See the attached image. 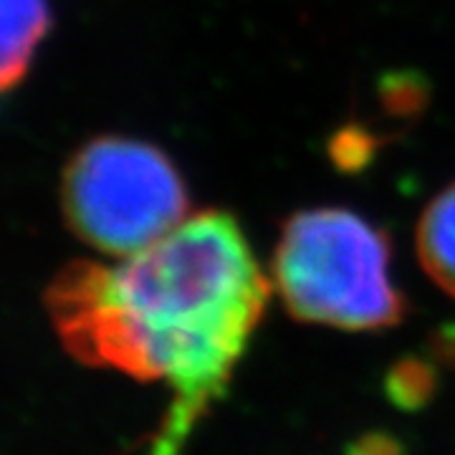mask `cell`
Segmentation results:
<instances>
[{
  "label": "cell",
  "instance_id": "cell-1",
  "mask_svg": "<svg viewBox=\"0 0 455 455\" xmlns=\"http://www.w3.org/2000/svg\"><path fill=\"white\" fill-rule=\"evenodd\" d=\"M268 293L238 220L203 211L137 256L68 263L51 281L46 309L82 364L170 390L147 455H182L230 387Z\"/></svg>",
  "mask_w": 455,
  "mask_h": 455
},
{
  "label": "cell",
  "instance_id": "cell-2",
  "mask_svg": "<svg viewBox=\"0 0 455 455\" xmlns=\"http://www.w3.org/2000/svg\"><path fill=\"white\" fill-rule=\"evenodd\" d=\"M274 286L286 311L307 324L377 331L405 316L387 238L344 208H311L289 218L274 253Z\"/></svg>",
  "mask_w": 455,
  "mask_h": 455
},
{
  "label": "cell",
  "instance_id": "cell-3",
  "mask_svg": "<svg viewBox=\"0 0 455 455\" xmlns=\"http://www.w3.org/2000/svg\"><path fill=\"white\" fill-rule=\"evenodd\" d=\"M71 230L97 251L130 259L188 218L185 180L163 149L127 137L84 145L64 172Z\"/></svg>",
  "mask_w": 455,
  "mask_h": 455
},
{
  "label": "cell",
  "instance_id": "cell-4",
  "mask_svg": "<svg viewBox=\"0 0 455 455\" xmlns=\"http://www.w3.org/2000/svg\"><path fill=\"white\" fill-rule=\"evenodd\" d=\"M49 26L46 0H0V92L28 74Z\"/></svg>",
  "mask_w": 455,
  "mask_h": 455
},
{
  "label": "cell",
  "instance_id": "cell-5",
  "mask_svg": "<svg viewBox=\"0 0 455 455\" xmlns=\"http://www.w3.org/2000/svg\"><path fill=\"white\" fill-rule=\"evenodd\" d=\"M415 241L425 274L455 299V182L430 200Z\"/></svg>",
  "mask_w": 455,
  "mask_h": 455
}]
</instances>
